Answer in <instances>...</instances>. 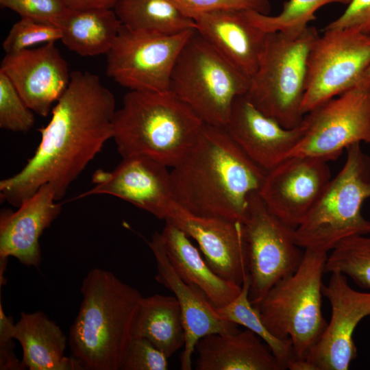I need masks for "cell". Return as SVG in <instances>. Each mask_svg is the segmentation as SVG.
<instances>
[{"label": "cell", "instance_id": "cell-1", "mask_svg": "<svg viewBox=\"0 0 370 370\" xmlns=\"http://www.w3.org/2000/svg\"><path fill=\"white\" fill-rule=\"evenodd\" d=\"M113 93L88 71L71 72L68 87L51 110L49 123L39 129L40 142L15 175L1 180L0 199L18 207L45 184L58 201L89 162L112 138Z\"/></svg>", "mask_w": 370, "mask_h": 370}, {"label": "cell", "instance_id": "cell-2", "mask_svg": "<svg viewBox=\"0 0 370 370\" xmlns=\"http://www.w3.org/2000/svg\"><path fill=\"white\" fill-rule=\"evenodd\" d=\"M267 171L252 161L223 127L205 124L186 156L170 171L175 202L201 217L243 223Z\"/></svg>", "mask_w": 370, "mask_h": 370}, {"label": "cell", "instance_id": "cell-3", "mask_svg": "<svg viewBox=\"0 0 370 370\" xmlns=\"http://www.w3.org/2000/svg\"><path fill=\"white\" fill-rule=\"evenodd\" d=\"M81 292L83 299L69 330L72 356L84 369L120 370L143 296L99 268L88 273Z\"/></svg>", "mask_w": 370, "mask_h": 370}, {"label": "cell", "instance_id": "cell-4", "mask_svg": "<svg viewBox=\"0 0 370 370\" xmlns=\"http://www.w3.org/2000/svg\"><path fill=\"white\" fill-rule=\"evenodd\" d=\"M112 125V138L123 158L144 156L173 168L192 148L205 123L169 90H130Z\"/></svg>", "mask_w": 370, "mask_h": 370}, {"label": "cell", "instance_id": "cell-5", "mask_svg": "<svg viewBox=\"0 0 370 370\" xmlns=\"http://www.w3.org/2000/svg\"><path fill=\"white\" fill-rule=\"evenodd\" d=\"M346 151L343 166L295 229V241L302 249L328 253L347 238L370 234V220L361 212L370 198V156L361 143Z\"/></svg>", "mask_w": 370, "mask_h": 370}, {"label": "cell", "instance_id": "cell-6", "mask_svg": "<svg viewBox=\"0 0 370 370\" xmlns=\"http://www.w3.org/2000/svg\"><path fill=\"white\" fill-rule=\"evenodd\" d=\"M318 36L312 26L299 33H267L258 68L250 78L246 93L249 101L284 128L298 127L305 115L307 59Z\"/></svg>", "mask_w": 370, "mask_h": 370}, {"label": "cell", "instance_id": "cell-7", "mask_svg": "<svg viewBox=\"0 0 370 370\" xmlns=\"http://www.w3.org/2000/svg\"><path fill=\"white\" fill-rule=\"evenodd\" d=\"M327 258L328 253L304 249L296 271L276 283L254 305L274 336L291 339L298 358L306 359L328 325L321 310Z\"/></svg>", "mask_w": 370, "mask_h": 370}, {"label": "cell", "instance_id": "cell-8", "mask_svg": "<svg viewBox=\"0 0 370 370\" xmlns=\"http://www.w3.org/2000/svg\"><path fill=\"white\" fill-rule=\"evenodd\" d=\"M249 83L195 29L177 59L169 90L205 124L224 127L235 98L247 93Z\"/></svg>", "mask_w": 370, "mask_h": 370}, {"label": "cell", "instance_id": "cell-9", "mask_svg": "<svg viewBox=\"0 0 370 370\" xmlns=\"http://www.w3.org/2000/svg\"><path fill=\"white\" fill-rule=\"evenodd\" d=\"M369 66L370 34L353 28L324 29L308 53L303 113L356 86Z\"/></svg>", "mask_w": 370, "mask_h": 370}, {"label": "cell", "instance_id": "cell-10", "mask_svg": "<svg viewBox=\"0 0 370 370\" xmlns=\"http://www.w3.org/2000/svg\"><path fill=\"white\" fill-rule=\"evenodd\" d=\"M195 29L168 35L122 25L106 54V75L130 90H169L177 59Z\"/></svg>", "mask_w": 370, "mask_h": 370}, {"label": "cell", "instance_id": "cell-11", "mask_svg": "<svg viewBox=\"0 0 370 370\" xmlns=\"http://www.w3.org/2000/svg\"><path fill=\"white\" fill-rule=\"evenodd\" d=\"M301 124L304 134L288 156H308L328 162L352 145L370 143V80L364 79L308 112Z\"/></svg>", "mask_w": 370, "mask_h": 370}, {"label": "cell", "instance_id": "cell-12", "mask_svg": "<svg viewBox=\"0 0 370 370\" xmlns=\"http://www.w3.org/2000/svg\"><path fill=\"white\" fill-rule=\"evenodd\" d=\"M248 257L249 297L257 304L279 281L296 271L304 256L295 229L271 214L258 193L249 198L243 221Z\"/></svg>", "mask_w": 370, "mask_h": 370}, {"label": "cell", "instance_id": "cell-13", "mask_svg": "<svg viewBox=\"0 0 370 370\" xmlns=\"http://www.w3.org/2000/svg\"><path fill=\"white\" fill-rule=\"evenodd\" d=\"M330 179L327 161L308 156H291L267 172L258 194L271 214L296 229Z\"/></svg>", "mask_w": 370, "mask_h": 370}, {"label": "cell", "instance_id": "cell-14", "mask_svg": "<svg viewBox=\"0 0 370 370\" xmlns=\"http://www.w3.org/2000/svg\"><path fill=\"white\" fill-rule=\"evenodd\" d=\"M322 294L330 301L331 318L306 359L316 370H347L357 357L354 332L361 320L370 316V292L352 288L347 276L332 271Z\"/></svg>", "mask_w": 370, "mask_h": 370}, {"label": "cell", "instance_id": "cell-15", "mask_svg": "<svg viewBox=\"0 0 370 370\" xmlns=\"http://www.w3.org/2000/svg\"><path fill=\"white\" fill-rule=\"evenodd\" d=\"M168 167L144 156L123 158L111 171L97 170L92 176V187L75 199L92 195H110L159 219L166 220L177 204L172 194Z\"/></svg>", "mask_w": 370, "mask_h": 370}, {"label": "cell", "instance_id": "cell-16", "mask_svg": "<svg viewBox=\"0 0 370 370\" xmlns=\"http://www.w3.org/2000/svg\"><path fill=\"white\" fill-rule=\"evenodd\" d=\"M0 71L4 73L34 113L46 116L71 80L66 61L55 42L5 53Z\"/></svg>", "mask_w": 370, "mask_h": 370}, {"label": "cell", "instance_id": "cell-17", "mask_svg": "<svg viewBox=\"0 0 370 370\" xmlns=\"http://www.w3.org/2000/svg\"><path fill=\"white\" fill-rule=\"evenodd\" d=\"M166 220L197 242L205 260L216 274L242 286L249 276L243 223L195 215L178 204Z\"/></svg>", "mask_w": 370, "mask_h": 370}, {"label": "cell", "instance_id": "cell-18", "mask_svg": "<svg viewBox=\"0 0 370 370\" xmlns=\"http://www.w3.org/2000/svg\"><path fill=\"white\" fill-rule=\"evenodd\" d=\"M147 243L156 260V280L169 289L179 304L185 332L180 367L190 370L196 344L201 338L236 332L237 325L219 317L204 292L179 276L168 258L161 232H156Z\"/></svg>", "mask_w": 370, "mask_h": 370}, {"label": "cell", "instance_id": "cell-19", "mask_svg": "<svg viewBox=\"0 0 370 370\" xmlns=\"http://www.w3.org/2000/svg\"><path fill=\"white\" fill-rule=\"evenodd\" d=\"M224 128L243 152L267 171L288 156L304 132L301 123L293 129L282 127L259 110L246 93L235 98Z\"/></svg>", "mask_w": 370, "mask_h": 370}, {"label": "cell", "instance_id": "cell-20", "mask_svg": "<svg viewBox=\"0 0 370 370\" xmlns=\"http://www.w3.org/2000/svg\"><path fill=\"white\" fill-rule=\"evenodd\" d=\"M57 201L53 186L45 184L16 211L1 210L0 260L12 256L24 265L38 268L39 238L62 210V203Z\"/></svg>", "mask_w": 370, "mask_h": 370}, {"label": "cell", "instance_id": "cell-21", "mask_svg": "<svg viewBox=\"0 0 370 370\" xmlns=\"http://www.w3.org/2000/svg\"><path fill=\"white\" fill-rule=\"evenodd\" d=\"M193 18L204 38L250 79L258 68L267 33L251 22L245 10L211 11Z\"/></svg>", "mask_w": 370, "mask_h": 370}, {"label": "cell", "instance_id": "cell-22", "mask_svg": "<svg viewBox=\"0 0 370 370\" xmlns=\"http://www.w3.org/2000/svg\"><path fill=\"white\" fill-rule=\"evenodd\" d=\"M252 331L212 334L196 344L197 370H283L280 364Z\"/></svg>", "mask_w": 370, "mask_h": 370}, {"label": "cell", "instance_id": "cell-23", "mask_svg": "<svg viewBox=\"0 0 370 370\" xmlns=\"http://www.w3.org/2000/svg\"><path fill=\"white\" fill-rule=\"evenodd\" d=\"M168 258L179 276L186 283L197 286L214 308L231 302L242 286L228 282L208 264L190 237L169 220L161 232Z\"/></svg>", "mask_w": 370, "mask_h": 370}, {"label": "cell", "instance_id": "cell-24", "mask_svg": "<svg viewBox=\"0 0 370 370\" xmlns=\"http://www.w3.org/2000/svg\"><path fill=\"white\" fill-rule=\"evenodd\" d=\"M14 339L23 349L22 363L30 370H84L74 356H64L66 337L42 312H22L15 323Z\"/></svg>", "mask_w": 370, "mask_h": 370}, {"label": "cell", "instance_id": "cell-25", "mask_svg": "<svg viewBox=\"0 0 370 370\" xmlns=\"http://www.w3.org/2000/svg\"><path fill=\"white\" fill-rule=\"evenodd\" d=\"M133 337L147 338L167 358L184 347L185 332L176 298L159 294L143 297L134 321Z\"/></svg>", "mask_w": 370, "mask_h": 370}, {"label": "cell", "instance_id": "cell-26", "mask_svg": "<svg viewBox=\"0 0 370 370\" xmlns=\"http://www.w3.org/2000/svg\"><path fill=\"white\" fill-rule=\"evenodd\" d=\"M121 27L114 10H71L60 26V40L82 56L106 55Z\"/></svg>", "mask_w": 370, "mask_h": 370}, {"label": "cell", "instance_id": "cell-27", "mask_svg": "<svg viewBox=\"0 0 370 370\" xmlns=\"http://www.w3.org/2000/svg\"><path fill=\"white\" fill-rule=\"evenodd\" d=\"M114 11L122 25L132 30L170 35L196 27L193 18L171 0H121Z\"/></svg>", "mask_w": 370, "mask_h": 370}, {"label": "cell", "instance_id": "cell-28", "mask_svg": "<svg viewBox=\"0 0 370 370\" xmlns=\"http://www.w3.org/2000/svg\"><path fill=\"white\" fill-rule=\"evenodd\" d=\"M249 276L244 280L240 293L229 304L215 308L216 312L223 319L245 327L255 333L269 348L280 364L286 369L288 362L295 357L291 339H280L274 336L263 323L257 308L249 297Z\"/></svg>", "mask_w": 370, "mask_h": 370}, {"label": "cell", "instance_id": "cell-29", "mask_svg": "<svg viewBox=\"0 0 370 370\" xmlns=\"http://www.w3.org/2000/svg\"><path fill=\"white\" fill-rule=\"evenodd\" d=\"M352 0H288L283 3L281 12L275 16L245 10L251 22L266 33L282 32L299 33L316 18L315 12L330 3L348 5Z\"/></svg>", "mask_w": 370, "mask_h": 370}, {"label": "cell", "instance_id": "cell-30", "mask_svg": "<svg viewBox=\"0 0 370 370\" xmlns=\"http://www.w3.org/2000/svg\"><path fill=\"white\" fill-rule=\"evenodd\" d=\"M339 271L349 277L359 287L370 290V236L347 238L328 256L325 272Z\"/></svg>", "mask_w": 370, "mask_h": 370}, {"label": "cell", "instance_id": "cell-31", "mask_svg": "<svg viewBox=\"0 0 370 370\" xmlns=\"http://www.w3.org/2000/svg\"><path fill=\"white\" fill-rule=\"evenodd\" d=\"M30 110L8 76L0 71V127L14 132H27L34 125Z\"/></svg>", "mask_w": 370, "mask_h": 370}, {"label": "cell", "instance_id": "cell-32", "mask_svg": "<svg viewBox=\"0 0 370 370\" xmlns=\"http://www.w3.org/2000/svg\"><path fill=\"white\" fill-rule=\"evenodd\" d=\"M62 38L59 27L35 20L21 18L14 23L2 43L5 53L31 49L40 43L55 42Z\"/></svg>", "mask_w": 370, "mask_h": 370}, {"label": "cell", "instance_id": "cell-33", "mask_svg": "<svg viewBox=\"0 0 370 370\" xmlns=\"http://www.w3.org/2000/svg\"><path fill=\"white\" fill-rule=\"evenodd\" d=\"M2 8L10 9L21 18L60 26L71 9L64 0H0Z\"/></svg>", "mask_w": 370, "mask_h": 370}, {"label": "cell", "instance_id": "cell-34", "mask_svg": "<svg viewBox=\"0 0 370 370\" xmlns=\"http://www.w3.org/2000/svg\"><path fill=\"white\" fill-rule=\"evenodd\" d=\"M168 358L147 338L133 337L127 347L121 369L167 370Z\"/></svg>", "mask_w": 370, "mask_h": 370}, {"label": "cell", "instance_id": "cell-35", "mask_svg": "<svg viewBox=\"0 0 370 370\" xmlns=\"http://www.w3.org/2000/svg\"><path fill=\"white\" fill-rule=\"evenodd\" d=\"M185 14H196L216 10H252L270 14L269 0H171Z\"/></svg>", "mask_w": 370, "mask_h": 370}, {"label": "cell", "instance_id": "cell-36", "mask_svg": "<svg viewBox=\"0 0 370 370\" xmlns=\"http://www.w3.org/2000/svg\"><path fill=\"white\" fill-rule=\"evenodd\" d=\"M353 28L370 34V0H352L346 10L325 29Z\"/></svg>", "mask_w": 370, "mask_h": 370}, {"label": "cell", "instance_id": "cell-37", "mask_svg": "<svg viewBox=\"0 0 370 370\" xmlns=\"http://www.w3.org/2000/svg\"><path fill=\"white\" fill-rule=\"evenodd\" d=\"M15 323L13 318L7 316L0 302V369L21 370L25 367L13 352Z\"/></svg>", "mask_w": 370, "mask_h": 370}, {"label": "cell", "instance_id": "cell-38", "mask_svg": "<svg viewBox=\"0 0 370 370\" xmlns=\"http://www.w3.org/2000/svg\"><path fill=\"white\" fill-rule=\"evenodd\" d=\"M121 0H64L71 10H114Z\"/></svg>", "mask_w": 370, "mask_h": 370}, {"label": "cell", "instance_id": "cell-39", "mask_svg": "<svg viewBox=\"0 0 370 370\" xmlns=\"http://www.w3.org/2000/svg\"><path fill=\"white\" fill-rule=\"evenodd\" d=\"M286 369L290 370H316L313 365L307 359H301L296 356L288 362Z\"/></svg>", "mask_w": 370, "mask_h": 370}, {"label": "cell", "instance_id": "cell-40", "mask_svg": "<svg viewBox=\"0 0 370 370\" xmlns=\"http://www.w3.org/2000/svg\"><path fill=\"white\" fill-rule=\"evenodd\" d=\"M365 79L367 80H370V66L368 67L365 75Z\"/></svg>", "mask_w": 370, "mask_h": 370}, {"label": "cell", "instance_id": "cell-41", "mask_svg": "<svg viewBox=\"0 0 370 370\" xmlns=\"http://www.w3.org/2000/svg\"><path fill=\"white\" fill-rule=\"evenodd\" d=\"M369 318H370V316H369Z\"/></svg>", "mask_w": 370, "mask_h": 370}]
</instances>
